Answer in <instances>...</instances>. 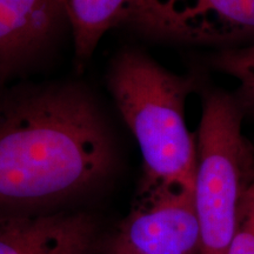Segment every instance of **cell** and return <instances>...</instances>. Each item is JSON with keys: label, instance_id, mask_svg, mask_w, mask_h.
Instances as JSON below:
<instances>
[{"label": "cell", "instance_id": "obj_1", "mask_svg": "<svg viewBox=\"0 0 254 254\" xmlns=\"http://www.w3.org/2000/svg\"><path fill=\"white\" fill-rule=\"evenodd\" d=\"M116 161L113 129L86 86L0 88V214L87 194L109 180Z\"/></svg>", "mask_w": 254, "mask_h": 254}, {"label": "cell", "instance_id": "obj_2", "mask_svg": "<svg viewBox=\"0 0 254 254\" xmlns=\"http://www.w3.org/2000/svg\"><path fill=\"white\" fill-rule=\"evenodd\" d=\"M194 84L136 49L126 47L113 57L107 86L141 151L139 190L173 186L195 190L198 141L185 117Z\"/></svg>", "mask_w": 254, "mask_h": 254}, {"label": "cell", "instance_id": "obj_3", "mask_svg": "<svg viewBox=\"0 0 254 254\" xmlns=\"http://www.w3.org/2000/svg\"><path fill=\"white\" fill-rule=\"evenodd\" d=\"M241 119V111L231 95L213 91L204 97L196 133L194 190L201 254H226L254 182V157Z\"/></svg>", "mask_w": 254, "mask_h": 254}, {"label": "cell", "instance_id": "obj_4", "mask_svg": "<svg viewBox=\"0 0 254 254\" xmlns=\"http://www.w3.org/2000/svg\"><path fill=\"white\" fill-rule=\"evenodd\" d=\"M138 196L113 238L119 246L131 254H201L194 190L155 186Z\"/></svg>", "mask_w": 254, "mask_h": 254}, {"label": "cell", "instance_id": "obj_5", "mask_svg": "<svg viewBox=\"0 0 254 254\" xmlns=\"http://www.w3.org/2000/svg\"><path fill=\"white\" fill-rule=\"evenodd\" d=\"M132 26L184 43H225L254 34V0H140Z\"/></svg>", "mask_w": 254, "mask_h": 254}, {"label": "cell", "instance_id": "obj_6", "mask_svg": "<svg viewBox=\"0 0 254 254\" xmlns=\"http://www.w3.org/2000/svg\"><path fill=\"white\" fill-rule=\"evenodd\" d=\"M67 30L63 0H0V88L43 63Z\"/></svg>", "mask_w": 254, "mask_h": 254}, {"label": "cell", "instance_id": "obj_7", "mask_svg": "<svg viewBox=\"0 0 254 254\" xmlns=\"http://www.w3.org/2000/svg\"><path fill=\"white\" fill-rule=\"evenodd\" d=\"M99 225L86 212L0 214V254H95Z\"/></svg>", "mask_w": 254, "mask_h": 254}, {"label": "cell", "instance_id": "obj_8", "mask_svg": "<svg viewBox=\"0 0 254 254\" xmlns=\"http://www.w3.org/2000/svg\"><path fill=\"white\" fill-rule=\"evenodd\" d=\"M74 55L85 62L106 32L120 24L132 25L140 0H63Z\"/></svg>", "mask_w": 254, "mask_h": 254}, {"label": "cell", "instance_id": "obj_9", "mask_svg": "<svg viewBox=\"0 0 254 254\" xmlns=\"http://www.w3.org/2000/svg\"><path fill=\"white\" fill-rule=\"evenodd\" d=\"M217 65L236 79L245 98L254 107V45L225 52L218 58Z\"/></svg>", "mask_w": 254, "mask_h": 254}, {"label": "cell", "instance_id": "obj_10", "mask_svg": "<svg viewBox=\"0 0 254 254\" xmlns=\"http://www.w3.org/2000/svg\"><path fill=\"white\" fill-rule=\"evenodd\" d=\"M226 254H254V182L247 190L236 234Z\"/></svg>", "mask_w": 254, "mask_h": 254}, {"label": "cell", "instance_id": "obj_11", "mask_svg": "<svg viewBox=\"0 0 254 254\" xmlns=\"http://www.w3.org/2000/svg\"><path fill=\"white\" fill-rule=\"evenodd\" d=\"M104 254H131V253H128L127 251L124 250L122 246H119L118 244L112 239L110 241L109 245H107L106 251H105Z\"/></svg>", "mask_w": 254, "mask_h": 254}]
</instances>
